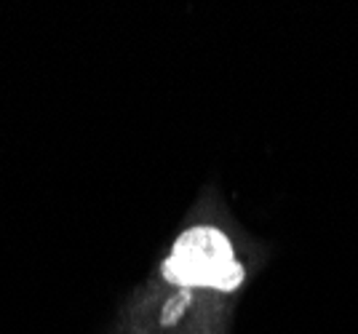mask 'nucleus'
Masks as SVG:
<instances>
[{"label": "nucleus", "instance_id": "nucleus-1", "mask_svg": "<svg viewBox=\"0 0 358 334\" xmlns=\"http://www.w3.org/2000/svg\"><path fill=\"white\" fill-rule=\"evenodd\" d=\"M164 275L177 286H206L233 291L243 284V265L233 257V246L222 230L201 225L182 233L171 257L164 262Z\"/></svg>", "mask_w": 358, "mask_h": 334}]
</instances>
